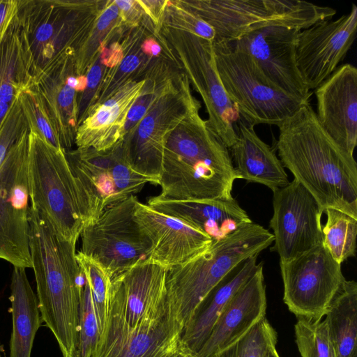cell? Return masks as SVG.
I'll return each instance as SVG.
<instances>
[{
    "label": "cell",
    "instance_id": "cell-1",
    "mask_svg": "<svg viewBox=\"0 0 357 357\" xmlns=\"http://www.w3.org/2000/svg\"><path fill=\"white\" fill-rule=\"evenodd\" d=\"M280 160L324 211H341L357 219V164L320 125L310 102L278 126Z\"/></svg>",
    "mask_w": 357,
    "mask_h": 357
},
{
    "label": "cell",
    "instance_id": "cell-2",
    "mask_svg": "<svg viewBox=\"0 0 357 357\" xmlns=\"http://www.w3.org/2000/svg\"><path fill=\"white\" fill-rule=\"evenodd\" d=\"M236 179L229 148L199 109L189 112L165 141L158 195L176 200L231 199Z\"/></svg>",
    "mask_w": 357,
    "mask_h": 357
},
{
    "label": "cell",
    "instance_id": "cell-3",
    "mask_svg": "<svg viewBox=\"0 0 357 357\" xmlns=\"http://www.w3.org/2000/svg\"><path fill=\"white\" fill-rule=\"evenodd\" d=\"M29 248L42 321L63 357H79V315L84 276L75 245L61 238L31 206Z\"/></svg>",
    "mask_w": 357,
    "mask_h": 357
},
{
    "label": "cell",
    "instance_id": "cell-4",
    "mask_svg": "<svg viewBox=\"0 0 357 357\" xmlns=\"http://www.w3.org/2000/svg\"><path fill=\"white\" fill-rule=\"evenodd\" d=\"M17 1V17L30 60L33 86L66 59H75L105 1Z\"/></svg>",
    "mask_w": 357,
    "mask_h": 357
},
{
    "label": "cell",
    "instance_id": "cell-5",
    "mask_svg": "<svg viewBox=\"0 0 357 357\" xmlns=\"http://www.w3.org/2000/svg\"><path fill=\"white\" fill-rule=\"evenodd\" d=\"M273 241L272 233L251 222L222 239L212 241L190 261L167 269V298L182 329L220 280L244 260L258 256Z\"/></svg>",
    "mask_w": 357,
    "mask_h": 357
},
{
    "label": "cell",
    "instance_id": "cell-6",
    "mask_svg": "<svg viewBox=\"0 0 357 357\" xmlns=\"http://www.w3.org/2000/svg\"><path fill=\"white\" fill-rule=\"evenodd\" d=\"M28 183L31 206L61 238L76 244L84 223L78 185L66 151L32 131L29 135Z\"/></svg>",
    "mask_w": 357,
    "mask_h": 357
},
{
    "label": "cell",
    "instance_id": "cell-7",
    "mask_svg": "<svg viewBox=\"0 0 357 357\" xmlns=\"http://www.w3.org/2000/svg\"><path fill=\"white\" fill-rule=\"evenodd\" d=\"M213 27L215 38L234 41L256 30L282 26L303 30L336 10L301 0H174Z\"/></svg>",
    "mask_w": 357,
    "mask_h": 357
},
{
    "label": "cell",
    "instance_id": "cell-8",
    "mask_svg": "<svg viewBox=\"0 0 357 357\" xmlns=\"http://www.w3.org/2000/svg\"><path fill=\"white\" fill-rule=\"evenodd\" d=\"M213 49L220 81L243 122L278 126L309 102L275 86L253 59L231 42L215 38Z\"/></svg>",
    "mask_w": 357,
    "mask_h": 357
},
{
    "label": "cell",
    "instance_id": "cell-9",
    "mask_svg": "<svg viewBox=\"0 0 357 357\" xmlns=\"http://www.w3.org/2000/svg\"><path fill=\"white\" fill-rule=\"evenodd\" d=\"M200 107L188 79L179 70L166 82L144 118L125 135L122 144L130 167L158 184L167 136L189 112Z\"/></svg>",
    "mask_w": 357,
    "mask_h": 357
},
{
    "label": "cell",
    "instance_id": "cell-10",
    "mask_svg": "<svg viewBox=\"0 0 357 357\" xmlns=\"http://www.w3.org/2000/svg\"><path fill=\"white\" fill-rule=\"evenodd\" d=\"M122 142L105 151H66L79 190L84 227L107 208L141 192L146 184H158L155 180L137 173L130 167Z\"/></svg>",
    "mask_w": 357,
    "mask_h": 357
},
{
    "label": "cell",
    "instance_id": "cell-11",
    "mask_svg": "<svg viewBox=\"0 0 357 357\" xmlns=\"http://www.w3.org/2000/svg\"><path fill=\"white\" fill-rule=\"evenodd\" d=\"M182 331L172 309L131 326L119 275L112 279L107 319L91 357H171L180 349Z\"/></svg>",
    "mask_w": 357,
    "mask_h": 357
},
{
    "label": "cell",
    "instance_id": "cell-12",
    "mask_svg": "<svg viewBox=\"0 0 357 357\" xmlns=\"http://www.w3.org/2000/svg\"><path fill=\"white\" fill-rule=\"evenodd\" d=\"M160 32L177 66L202 98L208 126L231 148L237 138L234 123L239 117L218 75L213 41L162 26Z\"/></svg>",
    "mask_w": 357,
    "mask_h": 357
},
{
    "label": "cell",
    "instance_id": "cell-13",
    "mask_svg": "<svg viewBox=\"0 0 357 357\" xmlns=\"http://www.w3.org/2000/svg\"><path fill=\"white\" fill-rule=\"evenodd\" d=\"M132 195L103 211L80 234V252L106 270L112 279L149 261L152 243L134 217Z\"/></svg>",
    "mask_w": 357,
    "mask_h": 357
},
{
    "label": "cell",
    "instance_id": "cell-14",
    "mask_svg": "<svg viewBox=\"0 0 357 357\" xmlns=\"http://www.w3.org/2000/svg\"><path fill=\"white\" fill-rule=\"evenodd\" d=\"M26 130L9 150L0 167V259L13 266L32 268L29 248Z\"/></svg>",
    "mask_w": 357,
    "mask_h": 357
},
{
    "label": "cell",
    "instance_id": "cell-15",
    "mask_svg": "<svg viewBox=\"0 0 357 357\" xmlns=\"http://www.w3.org/2000/svg\"><path fill=\"white\" fill-rule=\"evenodd\" d=\"M283 301L297 319L320 321L346 280L341 264L319 244L289 261H280Z\"/></svg>",
    "mask_w": 357,
    "mask_h": 357
},
{
    "label": "cell",
    "instance_id": "cell-16",
    "mask_svg": "<svg viewBox=\"0 0 357 357\" xmlns=\"http://www.w3.org/2000/svg\"><path fill=\"white\" fill-rule=\"evenodd\" d=\"M273 192L271 250L278 254L280 261H289L321 244L324 210L314 197L294 178Z\"/></svg>",
    "mask_w": 357,
    "mask_h": 357
},
{
    "label": "cell",
    "instance_id": "cell-17",
    "mask_svg": "<svg viewBox=\"0 0 357 357\" xmlns=\"http://www.w3.org/2000/svg\"><path fill=\"white\" fill-rule=\"evenodd\" d=\"M357 6L348 14L327 20L299 31L295 57L301 77L310 91L315 89L337 68L356 35Z\"/></svg>",
    "mask_w": 357,
    "mask_h": 357
},
{
    "label": "cell",
    "instance_id": "cell-18",
    "mask_svg": "<svg viewBox=\"0 0 357 357\" xmlns=\"http://www.w3.org/2000/svg\"><path fill=\"white\" fill-rule=\"evenodd\" d=\"M299 31L282 26L265 27L231 43L253 59L275 86L309 101L311 92L304 84L296 63L295 48Z\"/></svg>",
    "mask_w": 357,
    "mask_h": 357
},
{
    "label": "cell",
    "instance_id": "cell-19",
    "mask_svg": "<svg viewBox=\"0 0 357 357\" xmlns=\"http://www.w3.org/2000/svg\"><path fill=\"white\" fill-rule=\"evenodd\" d=\"M320 125L342 149L354 155L357 144V69L345 63L314 89Z\"/></svg>",
    "mask_w": 357,
    "mask_h": 357
},
{
    "label": "cell",
    "instance_id": "cell-20",
    "mask_svg": "<svg viewBox=\"0 0 357 357\" xmlns=\"http://www.w3.org/2000/svg\"><path fill=\"white\" fill-rule=\"evenodd\" d=\"M134 217L152 243L149 261L167 269L187 262L212 242L206 234L137 200Z\"/></svg>",
    "mask_w": 357,
    "mask_h": 357
},
{
    "label": "cell",
    "instance_id": "cell-21",
    "mask_svg": "<svg viewBox=\"0 0 357 357\" xmlns=\"http://www.w3.org/2000/svg\"><path fill=\"white\" fill-rule=\"evenodd\" d=\"M266 307L263 264L260 262L224 308L196 357H216L264 318Z\"/></svg>",
    "mask_w": 357,
    "mask_h": 357
},
{
    "label": "cell",
    "instance_id": "cell-22",
    "mask_svg": "<svg viewBox=\"0 0 357 357\" xmlns=\"http://www.w3.org/2000/svg\"><path fill=\"white\" fill-rule=\"evenodd\" d=\"M147 204L207 234L212 241L222 239L241 227L252 222L236 199L176 200L159 195Z\"/></svg>",
    "mask_w": 357,
    "mask_h": 357
},
{
    "label": "cell",
    "instance_id": "cell-23",
    "mask_svg": "<svg viewBox=\"0 0 357 357\" xmlns=\"http://www.w3.org/2000/svg\"><path fill=\"white\" fill-rule=\"evenodd\" d=\"M144 82L145 78L129 81L106 101L93 106L77 127V149L105 151L122 142L128 112Z\"/></svg>",
    "mask_w": 357,
    "mask_h": 357
},
{
    "label": "cell",
    "instance_id": "cell-24",
    "mask_svg": "<svg viewBox=\"0 0 357 357\" xmlns=\"http://www.w3.org/2000/svg\"><path fill=\"white\" fill-rule=\"evenodd\" d=\"M257 255L236 266L208 294L183 328L179 349L190 357H196L222 310L238 289L257 269Z\"/></svg>",
    "mask_w": 357,
    "mask_h": 357
},
{
    "label": "cell",
    "instance_id": "cell-25",
    "mask_svg": "<svg viewBox=\"0 0 357 357\" xmlns=\"http://www.w3.org/2000/svg\"><path fill=\"white\" fill-rule=\"evenodd\" d=\"M167 271L164 266L147 261L121 275L124 315L131 326L172 309L167 295Z\"/></svg>",
    "mask_w": 357,
    "mask_h": 357
},
{
    "label": "cell",
    "instance_id": "cell-26",
    "mask_svg": "<svg viewBox=\"0 0 357 357\" xmlns=\"http://www.w3.org/2000/svg\"><path fill=\"white\" fill-rule=\"evenodd\" d=\"M74 70L75 61L71 57L42 76L33 86L65 151L75 144L78 127V92L67 83L68 75Z\"/></svg>",
    "mask_w": 357,
    "mask_h": 357
},
{
    "label": "cell",
    "instance_id": "cell-27",
    "mask_svg": "<svg viewBox=\"0 0 357 357\" xmlns=\"http://www.w3.org/2000/svg\"><path fill=\"white\" fill-rule=\"evenodd\" d=\"M253 126L239 123L237 138L230 149L236 178L262 184L273 192L289 181L274 149L256 133Z\"/></svg>",
    "mask_w": 357,
    "mask_h": 357
},
{
    "label": "cell",
    "instance_id": "cell-28",
    "mask_svg": "<svg viewBox=\"0 0 357 357\" xmlns=\"http://www.w3.org/2000/svg\"><path fill=\"white\" fill-rule=\"evenodd\" d=\"M9 300L13 320L10 357H31L35 336L43 321L37 296L24 268H13Z\"/></svg>",
    "mask_w": 357,
    "mask_h": 357
},
{
    "label": "cell",
    "instance_id": "cell-29",
    "mask_svg": "<svg viewBox=\"0 0 357 357\" xmlns=\"http://www.w3.org/2000/svg\"><path fill=\"white\" fill-rule=\"evenodd\" d=\"M17 11L0 33V102L8 105L22 91L33 86L30 60L22 40Z\"/></svg>",
    "mask_w": 357,
    "mask_h": 357
},
{
    "label": "cell",
    "instance_id": "cell-30",
    "mask_svg": "<svg viewBox=\"0 0 357 357\" xmlns=\"http://www.w3.org/2000/svg\"><path fill=\"white\" fill-rule=\"evenodd\" d=\"M337 357H357V283L344 280L325 314Z\"/></svg>",
    "mask_w": 357,
    "mask_h": 357
},
{
    "label": "cell",
    "instance_id": "cell-31",
    "mask_svg": "<svg viewBox=\"0 0 357 357\" xmlns=\"http://www.w3.org/2000/svg\"><path fill=\"white\" fill-rule=\"evenodd\" d=\"M128 28L123 22L114 0H106L82 47L75 56L77 76H85L102 47Z\"/></svg>",
    "mask_w": 357,
    "mask_h": 357
},
{
    "label": "cell",
    "instance_id": "cell-32",
    "mask_svg": "<svg viewBox=\"0 0 357 357\" xmlns=\"http://www.w3.org/2000/svg\"><path fill=\"white\" fill-rule=\"evenodd\" d=\"M322 227V244L333 258L342 264L356 255L357 219L334 208H327Z\"/></svg>",
    "mask_w": 357,
    "mask_h": 357
},
{
    "label": "cell",
    "instance_id": "cell-33",
    "mask_svg": "<svg viewBox=\"0 0 357 357\" xmlns=\"http://www.w3.org/2000/svg\"><path fill=\"white\" fill-rule=\"evenodd\" d=\"M277 342L276 331L264 317L216 357H265Z\"/></svg>",
    "mask_w": 357,
    "mask_h": 357
},
{
    "label": "cell",
    "instance_id": "cell-34",
    "mask_svg": "<svg viewBox=\"0 0 357 357\" xmlns=\"http://www.w3.org/2000/svg\"><path fill=\"white\" fill-rule=\"evenodd\" d=\"M294 331L301 357H337L324 320L299 318Z\"/></svg>",
    "mask_w": 357,
    "mask_h": 357
},
{
    "label": "cell",
    "instance_id": "cell-35",
    "mask_svg": "<svg viewBox=\"0 0 357 357\" xmlns=\"http://www.w3.org/2000/svg\"><path fill=\"white\" fill-rule=\"evenodd\" d=\"M76 259L90 284L100 333L107 319L112 278L98 264L78 252Z\"/></svg>",
    "mask_w": 357,
    "mask_h": 357
},
{
    "label": "cell",
    "instance_id": "cell-36",
    "mask_svg": "<svg viewBox=\"0 0 357 357\" xmlns=\"http://www.w3.org/2000/svg\"><path fill=\"white\" fill-rule=\"evenodd\" d=\"M83 276L79 315V357H91L99 340L100 330L90 284L84 274Z\"/></svg>",
    "mask_w": 357,
    "mask_h": 357
},
{
    "label": "cell",
    "instance_id": "cell-37",
    "mask_svg": "<svg viewBox=\"0 0 357 357\" xmlns=\"http://www.w3.org/2000/svg\"><path fill=\"white\" fill-rule=\"evenodd\" d=\"M18 98L30 131L38 134L56 149H63L35 88L31 86L22 91L18 95Z\"/></svg>",
    "mask_w": 357,
    "mask_h": 357
},
{
    "label": "cell",
    "instance_id": "cell-38",
    "mask_svg": "<svg viewBox=\"0 0 357 357\" xmlns=\"http://www.w3.org/2000/svg\"><path fill=\"white\" fill-rule=\"evenodd\" d=\"M162 26L189 32L211 41H213L216 37L215 31L211 26L178 5L174 0L167 1Z\"/></svg>",
    "mask_w": 357,
    "mask_h": 357
},
{
    "label": "cell",
    "instance_id": "cell-39",
    "mask_svg": "<svg viewBox=\"0 0 357 357\" xmlns=\"http://www.w3.org/2000/svg\"><path fill=\"white\" fill-rule=\"evenodd\" d=\"M29 130L18 96L13 100L0 127V167L13 144Z\"/></svg>",
    "mask_w": 357,
    "mask_h": 357
},
{
    "label": "cell",
    "instance_id": "cell-40",
    "mask_svg": "<svg viewBox=\"0 0 357 357\" xmlns=\"http://www.w3.org/2000/svg\"><path fill=\"white\" fill-rule=\"evenodd\" d=\"M120 17L128 28L138 26L146 16L138 0H114Z\"/></svg>",
    "mask_w": 357,
    "mask_h": 357
},
{
    "label": "cell",
    "instance_id": "cell-41",
    "mask_svg": "<svg viewBox=\"0 0 357 357\" xmlns=\"http://www.w3.org/2000/svg\"><path fill=\"white\" fill-rule=\"evenodd\" d=\"M145 15L159 31L167 0H138Z\"/></svg>",
    "mask_w": 357,
    "mask_h": 357
},
{
    "label": "cell",
    "instance_id": "cell-42",
    "mask_svg": "<svg viewBox=\"0 0 357 357\" xmlns=\"http://www.w3.org/2000/svg\"><path fill=\"white\" fill-rule=\"evenodd\" d=\"M17 10V0H0V33L8 19Z\"/></svg>",
    "mask_w": 357,
    "mask_h": 357
},
{
    "label": "cell",
    "instance_id": "cell-43",
    "mask_svg": "<svg viewBox=\"0 0 357 357\" xmlns=\"http://www.w3.org/2000/svg\"><path fill=\"white\" fill-rule=\"evenodd\" d=\"M265 357H280V356L276 349L273 348L268 352Z\"/></svg>",
    "mask_w": 357,
    "mask_h": 357
},
{
    "label": "cell",
    "instance_id": "cell-44",
    "mask_svg": "<svg viewBox=\"0 0 357 357\" xmlns=\"http://www.w3.org/2000/svg\"><path fill=\"white\" fill-rule=\"evenodd\" d=\"M171 357H190V356L179 349V351L176 354L173 355Z\"/></svg>",
    "mask_w": 357,
    "mask_h": 357
},
{
    "label": "cell",
    "instance_id": "cell-45",
    "mask_svg": "<svg viewBox=\"0 0 357 357\" xmlns=\"http://www.w3.org/2000/svg\"><path fill=\"white\" fill-rule=\"evenodd\" d=\"M2 351H3V349H2V347H1V346L0 344V357H1Z\"/></svg>",
    "mask_w": 357,
    "mask_h": 357
}]
</instances>
